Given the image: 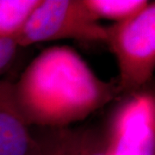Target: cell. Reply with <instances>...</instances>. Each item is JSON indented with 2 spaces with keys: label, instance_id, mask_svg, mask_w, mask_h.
Masks as SVG:
<instances>
[{
  "label": "cell",
  "instance_id": "obj_1",
  "mask_svg": "<svg viewBox=\"0 0 155 155\" xmlns=\"http://www.w3.org/2000/svg\"><path fill=\"white\" fill-rule=\"evenodd\" d=\"M19 110L28 126L67 127L114 100L118 82L98 78L77 53L56 46L40 53L13 82Z\"/></svg>",
  "mask_w": 155,
  "mask_h": 155
},
{
  "label": "cell",
  "instance_id": "obj_5",
  "mask_svg": "<svg viewBox=\"0 0 155 155\" xmlns=\"http://www.w3.org/2000/svg\"><path fill=\"white\" fill-rule=\"evenodd\" d=\"M39 144L17 105L13 82L0 79V155H37Z\"/></svg>",
  "mask_w": 155,
  "mask_h": 155
},
{
  "label": "cell",
  "instance_id": "obj_7",
  "mask_svg": "<svg viewBox=\"0 0 155 155\" xmlns=\"http://www.w3.org/2000/svg\"><path fill=\"white\" fill-rule=\"evenodd\" d=\"M39 144L37 155H78V130L69 127H42L35 135Z\"/></svg>",
  "mask_w": 155,
  "mask_h": 155
},
{
  "label": "cell",
  "instance_id": "obj_8",
  "mask_svg": "<svg viewBox=\"0 0 155 155\" xmlns=\"http://www.w3.org/2000/svg\"><path fill=\"white\" fill-rule=\"evenodd\" d=\"M93 17L113 20L116 22L125 21L142 11L149 1L147 0H83Z\"/></svg>",
  "mask_w": 155,
  "mask_h": 155
},
{
  "label": "cell",
  "instance_id": "obj_10",
  "mask_svg": "<svg viewBox=\"0 0 155 155\" xmlns=\"http://www.w3.org/2000/svg\"><path fill=\"white\" fill-rule=\"evenodd\" d=\"M17 48L18 46L15 40H0V76L13 63Z\"/></svg>",
  "mask_w": 155,
  "mask_h": 155
},
{
  "label": "cell",
  "instance_id": "obj_3",
  "mask_svg": "<svg viewBox=\"0 0 155 155\" xmlns=\"http://www.w3.org/2000/svg\"><path fill=\"white\" fill-rule=\"evenodd\" d=\"M61 39L106 42L107 28L83 0H40L15 41L18 47H27Z\"/></svg>",
  "mask_w": 155,
  "mask_h": 155
},
{
  "label": "cell",
  "instance_id": "obj_6",
  "mask_svg": "<svg viewBox=\"0 0 155 155\" xmlns=\"http://www.w3.org/2000/svg\"><path fill=\"white\" fill-rule=\"evenodd\" d=\"M40 0H0V40H15Z\"/></svg>",
  "mask_w": 155,
  "mask_h": 155
},
{
  "label": "cell",
  "instance_id": "obj_4",
  "mask_svg": "<svg viewBox=\"0 0 155 155\" xmlns=\"http://www.w3.org/2000/svg\"><path fill=\"white\" fill-rule=\"evenodd\" d=\"M108 155H155V97L140 90L111 113L104 132Z\"/></svg>",
  "mask_w": 155,
  "mask_h": 155
},
{
  "label": "cell",
  "instance_id": "obj_9",
  "mask_svg": "<svg viewBox=\"0 0 155 155\" xmlns=\"http://www.w3.org/2000/svg\"><path fill=\"white\" fill-rule=\"evenodd\" d=\"M78 155H108L104 133L94 128L78 130Z\"/></svg>",
  "mask_w": 155,
  "mask_h": 155
},
{
  "label": "cell",
  "instance_id": "obj_2",
  "mask_svg": "<svg viewBox=\"0 0 155 155\" xmlns=\"http://www.w3.org/2000/svg\"><path fill=\"white\" fill-rule=\"evenodd\" d=\"M106 28V43L118 63L121 92L129 95L142 90L155 68L154 2H148L127 20Z\"/></svg>",
  "mask_w": 155,
  "mask_h": 155
}]
</instances>
